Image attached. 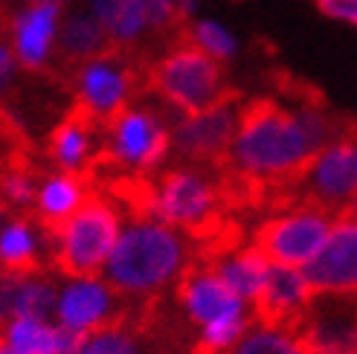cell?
I'll list each match as a JSON object with an SVG mask.
<instances>
[{
  "label": "cell",
  "mask_w": 357,
  "mask_h": 354,
  "mask_svg": "<svg viewBox=\"0 0 357 354\" xmlns=\"http://www.w3.org/2000/svg\"><path fill=\"white\" fill-rule=\"evenodd\" d=\"M346 131L323 102L308 99L288 108L276 99H253L238 114V131L224 174L253 194L273 186L288 192L314 157Z\"/></svg>",
  "instance_id": "1"
},
{
  "label": "cell",
  "mask_w": 357,
  "mask_h": 354,
  "mask_svg": "<svg viewBox=\"0 0 357 354\" xmlns=\"http://www.w3.org/2000/svg\"><path fill=\"white\" fill-rule=\"evenodd\" d=\"M186 270V244L181 233L160 221H134L119 233L105 264L111 291L151 293Z\"/></svg>",
  "instance_id": "2"
},
{
  "label": "cell",
  "mask_w": 357,
  "mask_h": 354,
  "mask_svg": "<svg viewBox=\"0 0 357 354\" xmlns=\"http://www.w3.org/2000/svg\"><path fill=\"white\" fill-rule=\"evenodd\" d=\"M146 91L169 102L181 116L201 114L233 93L227 87L224 64L212 61L181 38L146 67Z\"/></svg>",
  "instance_id": "3"
},
{
  "label": "cell",
  "mask_w": 357,
  "mask_h": 354,
  "mask_svg": "<svg viewBox=\"0 0 357 354\" xmlns=\"http://www.w3.org/2000/svg\"><path fill=\"white\" fill-rule=\"evenodd\" d=\"M221 186L212 183L198 169L177 166L163 171L151 186L149 221H160L172 229H186L189 236L209 244L224 233Z\"/></svg>",
  "instance_id": "4"
},
{
  "label": "cell",
  "mask_w": 357,
  "mask_h": 354,
  "mask_svg": "<svg viewBox=\"0 0 357 354\" xmlns=\"http://www.w3.org/2000/svg\"><path fill=\"white\" fill-rule=\"evenodd\" d=\"M119 233L122 226L114 201L91 192L82 209L52 236L56 244L52 261L70 279H93L99 270H105Z\"/></svg>",
  "instance_id": "5"
},
{
  "label": "cell",
  "mask_w": 357,
  "mask_h": 354,
  "mask_svg": "<svg viewBox=\"0 0 357 354\" xmlns=\"http://www.w3.org/2000/svg\"><path fill=\"white\" fill-rule=\"evenodd\" d=\"M146 67L149 64L119 47L82 64L73 73V105L105 131L122 111L131 108L137 87H146Z\"/></svg>",
  "instance_id": "6"
},
{
  "label": "cell",
  "mask_w": 357,
  "mask_h": 354,
  "mask_svg": "<svg viewBox=\"0 0 357 354\" xmlns=\"http://www.w3.org/2000/svg\"><path fill=\"white\" fill-rule=\"evenodd\" d=\"M105 139L93 157V169H128L131 174L154 171L172 151V128L157 114L146 108H128L122 111L108 128L102 131Z\"/></svg>",
  "instance_id": "7"
},
{
  "label": "cell",
  "mask_w": 357,
  "mask_h": 354,
  "mask_svg": "<svg viewBox=\"0 0 357 354\" xmlns=\"http://www.w3.org/2000/svg\"><path fill=\"white\" fill-rule=\"evenodd\" d=\"M291 189L294 206H314L334 218L340 215L357 198V131L346 128L328 143Z\"/></svg>",
  "instance_id": "8"
},
{
  "label": "cell",
  "mask_w": 357,
  "mask_h": 354,
  "mask_svg": "<svg viewBox=\"0 0 357 354\" xmlns=\"http://www.w3.org/2000/svg\"><path fill=\"white\" fill-rule=\"evenodd\" d=\"M334 226V215L314 206H291L288 212L267 218L253 236V247L282 268H305L323 250V244Z\"/></svg>",
  "instance_id": "9"
},
{
  "label": "cell",
  "mask_w": 357,
  "mask_h": 354,
  "mask_svg": "<svg viewBox=\"0 0 357 354\" xmlns=\"http://www.w3.org/2000/svg\"><path fill=\"white\" fill-rule=\"evenodd\" d=\"M238 102L241 96L233 91L218 105H212V108L201 114L181 116L172 125V151L181 160L224 169L238 131V114H241Z\"/></svg>",
  "instance_id": "10"
},
{
  "label": "cell",
  "mask_w": 357,
  "mask_h": 354,
  "mask_svg": "<svg viewBox=\"0 0 357 354\" xmlns=\"http://www.w3.org/2000/svg\"><path fill=\"white\" fill-rule=\"evenodd\" d=\"M314 296L357 299V221L334 218V226L319 250L305 268Z\"/></svg>",
  "instance_id": "11"
},
{
  "label": "cell",
  "mask_w": 357,
  "mask_h": 354,
  "mask_svg": "<svg viewBox=\"0 0 357 354\" xmlns=\"http://www.w3.org/2000/svg\"><path fill=\"white\" fill-rule=\"evenodd\" d=\"M317 296L308 285L305 273L299 268H282V264H271L264 291L253 302V320L261 328H276L296 334L299 325L305 323L311 314Z\"/></svg>",
  "instance_id": "12"
},
{
  "label": "cell",
  "mask_w": 357,
  "mask_h": 354,
  "mask_svg": "<svg viewBox=\"0 0 357 354\" xmlns=\"http://www.w3.org/2000/svg\"><path fill=\"white\" fill-rule=\"evenodd\" d=\"M61 3H32L21 9L9 24V44L17 64L29 73L47 70L61 26Z\"/></svg>",
  "instance_id": "13"
},
{
  "label": "cell",
  "mask_w": 357,
  "mask_h": 354,
  "mask_svg": "<svg viewBox=\"0 0 357 354\" xmlns=\"http://www.w3.org/2000/svg\"><path fill=\"white\" fill-rule=\"evenodd\" d=\"M177 296H181V305L186 308V314L201 328L215 320L244 314V302L227 288V282L209 264H192V268H186L181 273Z\"/></svg>",
  "instance_id": "14"
},
{
  "label": "cell",
  "mask_w": 357,
  "mask_h": 354,
  "mask_svg": "<svg viewBox=\"0 0 357 354\" xmlns=\"http://www.w3.org/2000/svg\"><path fill=\"white\" fill-rule=\"evenodd\" d=\"M114 291L102 279H73L67 282L61 296L56 299L59 325L76 337H87L96 328L111 323Z\"/></svg>",
  "instance_id": "15"
},
{
  "label": "cell",
  "mask_w": 357,
  "mask_h": 354,
  "mask_svg": "<svg viewBox=\"0 0 357 354\" xmlns=\"http://www.w3.org/2000/svg\"><path fill=\"white\" fill-rule=\"evenodd\" d=\"M96 131H102V128L82 108H76V105H73V108L64 114V119L59 122V125L50 131L47 157L56 163L59 171L91 177L93 157L99 151V148H93Z\"/></svg>",
  "instance_id": "16"
},
{
  "label": "cell",
  "mask_w": 357,
  "mask_h": 354,
  "mask_svg": "<svg viewBox=\"0 0 357 354\" xmlns=\"http://www.w3.org/2000/svg\"><path fill=\"white\" fill-rule=\"evenodd\" d=\"M91 183H93L91 177L67 174V171H56L44 177V183L38 186V198H35V221H38V226L50 238L91 198V192H93Z\"/></svg>",
  "instance_id": "17"
},
{
  "label": "cell",
  "mask_w": 357,
  "mask_h": 354,
  "mask_svg": "<svg viewBox=\"0 0 357 354\" xmlns=\"http://www.w3.org/2000/svg\"><path fill=\"white\" fill-rule=\"evenodd\" d=\"M111 49H116V44L111 41L108 29H105L91 12H73L61 21L59 38H56V52L67 67H73V73L82 64L93 61Z\"/></svg>",
  "instance_id": "18"
},
{
  "label": "cell",
  "mask_w": 357,
  "mask_h": 354,
  "mask_svg": "<svg viewBox=\"0 0 357 354\" xmlns=\"http://www.w3.org/2000/svg\"><path fill=\"white\" fill-rule=\"evenodd\" d=\"M296 340L305 354H357V314H317L311 308Z\"/></svg>",
  "instance_id": "19"
},
{
  "label": "cell",
  "mask_w": 357,
  "mask_h": 354,
  "mask_svg": "<svg viewBox=\"0 0 357 354\" xmlns=\"http://www.w3.org/2000/svg\"><path fill=\"white\" fill-rule=\"evenodd\" d=\"M209 268L227 282V288L233 291L244 305L247 302L253 305L264 291L267 273H271V261L250 244V247H236L233 253H227L218 261H212Z\"/></svg>",
  "instance_id": "20"
},
{
  "label": "cell",
  "mask_w": 357,
  "mask_h": 354,
  "mask_svg": "<svg viewBox=\"0 0 357 354\" xmlns=\"http://www.w3.org/2000/svg\"><path fill=\"white\" fill-rule=\"evenodd\" d=\"M38 198V166L29 160L26 146L0 157V201L12 209H29Z\"/></svg>",
  "instance_id": "21"
},
{
  "label": "cell",
  "mask_w": 357,
  "mask_h": 354,
  "mask_svg": "<svg viewBox=\"0 0 357 354\" xmlns=\"http://www.w3.org/2000/svg\"><path fill=\"white\" fill-rule=\"evenodd\" d=\"M0 268L12 273H38V236L26 218H15L0 229Z\"/></svg>",
  "instance_id": "22"
},
{
  "label": "cell",
  "mask_w": 357,
  "mask_h": 354,
  "mask_svg": "<svg viewBox=\"0 0 357 354\" xmlns=\"http://www.w3.org/2000/svg\"><path fill=\"white\" fill-rule=\"evenodd\" d=\"M3 343L17 354H59L64 328L50 325L47 320H26V316H15L3 328Z\"/></svg>",
  "instance_id": "23"
},
{
  "label": "cell",
  "mask_w": 357,
  "mask_h": 354,
  "mask_svg": "<svg viewBox=\"0 0 357 354\" xmlns=\"http://www.w3.org/2000/svg\"><path fill=\"white\" fill-rule=\"evenodd\" d=\"M181 41H186L189 47L195 49H201L204 56H209L212 61H218V64H227V61H233L236 59V52H238V38L233 32H229L224 24L218 21H189L181 32Z\"/></svg>",
  "instance_id": "24"
},
{
  "label": "cell",
  "mask_w": 357,
  "mask_h": 354,
  "mask_svg": "<svg viewBox=\"0 0 357 354\" xmlns=\"http://www.w3.org/2000/svg\"><path fill=\"white\" fill-rule=\"evenodd\" d=\"M227 354H305V348H302V343L296 340V334L256 325V328H250Z\"/></svg>",
  "instance_id": "25"
},
{
  "label": "cell",
  "mask_w": 357,
  "mask_h": 354,
  "mask_svg": "<svg viewBox=\"0 0 357 354\" xmlns=\"http://www.w3.org/2000/svg\"><path fill=\"white\" fill-rule=\"evenodd\" d=\"M56 308V291L47 279L38 273H32L21 282L17 291V302H15V316H26V320H47L50 311Z\"/></svg>",
  "instance_id": "26"
},
{
  "label": "cell",
  "mask_w": 357,
  "mask_h": 354,
  "mask_svg": "<svg viewBox=\"0 0 357 354\" xmlns=\"http://www.w3.org/2000/svg\"><path fill=\"white\" fill-rule=\"evenodd\" d=\"M79 354H139V348L128 328H122L119 323H108L87 334L79 346Z\"/></svg>",
  "instance_id": "27"
},
{
  "label": "cell",
  "mask_w": 357,
  "mask_h": 354,
  "mask_svg": "<svg viewBox=\"0 0 357 354\" xmlns=\"http://www.w3.org/2000/svg\"><path fill=\"white\" fill-rule=\"evenodd\" d=\"M32 273H12L0 268V328H6V323L15 320V302H17V291L21 282Z\"/></svg>",
  "instance_id": "28"
},
{
  "label": "cell",
  "mask_w": 357,
  "mask_h": 354,
  "mask_svg": "<svg viewBox=\"0 0 357 354\" xmlns=\"http://www.w3.org/2000/svg\"><path fill=\"white\" fill-rule=\"evenodd\" d=\"M314 3L323 15L357 29V0H314Z\"/></svg>",
  "instance_id": "29"
},
{
  "label": "cell",
  "mask_w": 357,
  "mask_h": 354,
  "mask_svg": "<svg viewBox=\"0 0 357 354\" xmlns=\"http://www.w3.org/2000/svg\"><path fill=\"white\" fill-rule=\"evenodd\" d=\"M15 73H17V59L12 52L9 38L0 32V102H3V96L9 93V87L15 82Z\"/></svg>",
  "instance_id": "30"
},
{
  "label": "cell",
  "mask_w": 357,
  "mask_h": 354,
  "mask_svg": "<svg viewBox=\"0 0 357 354\" xmlns=\"http://www.w3.org/2000/svg\"><path fill=\"white\" fill-rule=\"evenodd\" d=\"M87 6H91V15L96 17L102 26H108L111 17H114L116 9H119V0H87Z\"/></svg>",
  "instance_id": "31"
},
{
  "label": "cell",
  "mask_w": 357,
  "mask_h": 354,
  "mask_svg": "<svg viewBox=\"0 0 357 354\" xmlns=\"http://www.w3.org/2000/svg\"><path fill=\"white\" fill-rule=\"evenodd\" d=\"M3 139H6L9 146H24L21 131L15 128V122H12V119L3 114V105H0V143H3Z\"/></svg>",
  "instance_id": "32"
},
{
  "label": "cell",
  "mask_w": 357,
  "mask_h": 354,
  "mask_svg": "<svg viewBox=\"0 0 357 354\" xmlns=\"http://www.w3.org/2000/svg\"><path fill=\"white\" fill-rule=\"evenodd\" d=\"M337 218H349V221H357V198H354V201H351V203H349V206H346V209H343V212H340V215H337Z\"/></svg>",
  "instance_id": "33"
},
{
  "label": "cell",
  "mask_w": 357,
  "mask_h": 354,
  "mask_svg": "<svg viewBox=\"0 0 357 354\" xmlns=\"http://www.w3.org/2000/svg\"><path fill=\"white\" fill-rule=\"evenodd\" d=\"M3 221H6V203H3V201H0V229H3V226H6Z\"/></svg>",
  "instance_id": "34"
},
{
  "label": "cell",
  "mask_w": 357,
  "mask_h": 354,
  "mask_svg": "<svg viewBox=\"0 0 357 354\" xmlns=\"http://www.w3.org/2000/svg\"><path fill=\"white\" fill-rule=\"evenodd\" d=\"M0 354H17V351H12V348L3 343V337H0Z\"/></svg>",
  "instance_id": "35"
},
{
  "label": "cell",
  "mask_w": 357,
  "mask_h": 354,
  "mask_svg": "<svg viewBox=\"0 0 357 354\" xmlns=\"http://www.w3.org/2000/svg\"><path fill=\"white\" fill-rule=\"evenodd\" d=\"M32 3H61V6H64V0H29V6H32Z\"/></svg>",
  "instance_id": "36"
}]
</instances>
